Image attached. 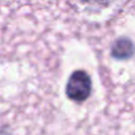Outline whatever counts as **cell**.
Here are the masks:
<instances>
[{"label": "cell", "instance_id": "cell-1", "mask_svg": "<svg viewBox=\"0 0 135 135\" xmlns=\"http://www.w3.org/2000/svg\"><path fill=\"white\" fill-rule=\"evenodd\" d=\"M92 89L91 78L84 71H75L69 78L66 83V95L71 100L83 101L90 94Z\"/></svg>", "mask_w": 135, "mask_h": 135}, {"label": "cell", "instance_id": "cell-2", "mask_svg": "<svg viewBox=\"0 0 135 135\" xmlns=\"http://www.w3.org/2000/svg\"><path fill=\"white\" fill-rule=\"evenodd\" d=\"M134 53V44L129 38H119L112 45L111 54L116 59L130 58Z\"/></svg>", "mask_w": 135, "mask_h": 135}]
</instances>
